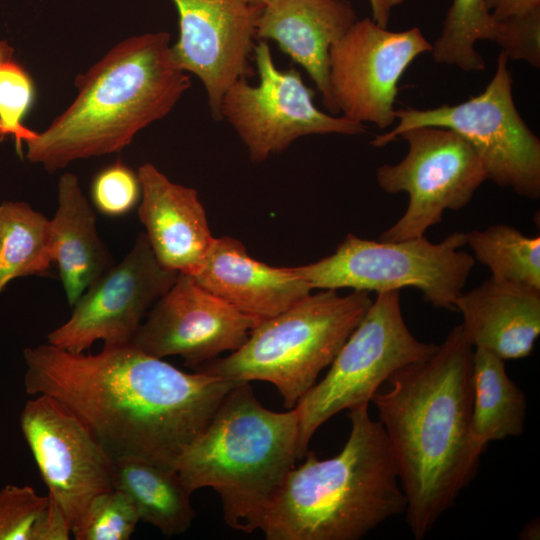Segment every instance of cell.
Returning <instances> with one entry per match:
<instances>
[{
	"instance_id": "obj_9",
	"label": "cell",
	"mask_w": 540,
	"mask_h": 540,
	"mask_svg": "<svg viewBox=\"0 0 540 540\" xmlns=\"http://www.w3.org/2000/svg\"><path fill=\"white\" fill-rule=\"evenodd\" d=\"M508 57L501 51L485 89L456 105L396 109L397 124L371 141L384 147L410 129L442 127L462 136L481 160L487 179L529 199L540 196V139L527 126L513 98Z\"/></svg>"
},
{
	"instance_id": "obj_15",
	"label": "cell",
	"mask_w": 540,
	"mask_h": 540,
	"mask_svg": "<svg viewBox=\"0 0 540 540\" xmlns=\"http://www.w3.org/2000/svg\"><path fill=\"white\" fill-rule=\"evenodd\" d=\"M259 321L206 290L194 276L179 273L131 343L157 358L180 356L186 366L197 369L239 349Z\"/></svg>"
},
{
	"instance_id": "obj_35",
	"label": "cell",
	"mask_w": 540,
	"mask_h": 540,
	"mask_svg": "<svg viewBox=\"0 0 540 540\" xmlns=\"http://www.w3.org/2000/svg\"><path fill=\"white\" fill-rule=\"evenodd\" d=\"M13 56V48L4 41H0V61L10 59Z\"/></svg>"
},
{
	"instance_id": "obj_24",
	"label": "cell",
	"mask_w": 540,
	"mask_h": 540,
	"mask_svg": "<svg viewBox=\"0 0 540 540\" xmlns=\"http://www.w3.org/2000/svg\"><path fill=\"white\" fill-rule=\"evenodd\" d=\"M54 263L51 221L25 202L0 204V293L19 277L46 275Z\"/></svg>"
},
{
	"instance_id": "obj_23",
	"label": "cell",
	"mask_w": 540,
	"mask_h": 540,
	"mask_svg": "<svg viewBox=\"0 0 540 540\" xmlns=\"http://www.w3.org/2000/svg\"><path fill=\"white\" fill-rule=\"evenodd\" d=\"M114 488L134 503L140 521L149 523L166 536L187 531L194 519L191 494L177 471L144 459L113 460Z\"/></svg>"
},
{
	"instance_id": "obj_22",
	"label": "cell",
	"mask_w": 540,
	"mask_h": 540,
	"mask_svg": "<svg viewBox=\"0 0 540 540\" xmlns=\"http://www.w3.org/2000/svg\"><path fill=\"white\" fill-rule=\"evenodd\" d=\"M472 382L470 441L480 458L490 442L523 433L527 402L509 378L504 360L485 349L474 348Z\"/></svg>"
},
{
	"instance_id": "obj_6",
	"label": "cell",
	"mask_w": 540,
	"mask_h": 540,
	"mask_svg": "<svg viewBox=\"0 0 540 540\" xmlns=\"http://www.w3.org/2000/svg\"><path fill=\"white\" fill-rule=\"evenodd\" d=\"M372 303L369 292L322 290L260 320L244 344L196 372L235 382L273 384L292 409L316 383Z\"/></svg>"
},
{
	"instance_id": "obj_31",
	"label": "cell",
	"mask_w": 540,
	"mask_h": 540,
	"mask_svg": "<svg viewBox=\"0 0 540 540\" xmlns=\"http://www.w3.org/2000/svg\"><path fill=\"white\" fill-rule=\"evenodd\" d=\"M502 51L516 61L540 67V7L496 21L494 34Z\"/></svg>"
},
{
	"instance_id": "obj_28",
	"label": "cell",
	"mask_w": 540,
	"mask_h": 540,
	"mask_svg": "<svg viewBox=\"0 0 540 540\" xmlns=\"http://www.w3.org/2000/svg\"><path fill=\"white\" fill-rule=\"evenodd\" d=\"M34 98L35 87L28 72L13 58L0 61V140L11 136L20 157L23 144L38 135L23 125Z\"/></svg>"
},
{
	"instance_id": "obj_12",
	"label": "cell",
	"mask_w": 540,
	"mask_h": 540,
	"mask_svg": "<svg viewBox=\"0 0 540 540\" xmlns=\"http://www.w3.org/2000/svg\"><path fill=\"white\" fill-rule=\"evenodd\" d=\"M431 50L418 27L390 31L372 18L357 19L329 51V84L338 111L355 122L388 128L396 122L402 75Z\"/></svg>"
},
{
	"instance_id": "obj_11",
	"label": "cell",
	"mask_w": 540,
	"mask_h": 540,
	"mask_svg": "<svg viewBox=\"0 0 540 540\" xmlns=\"http://www.w3.org/2000/svg\"><path fill=\"white\" fill-rule=\"evenodd\" d=\"M254 49L259 74L257 85L244 79L224 93L220 116L235 129L253 162L286 150L292 142L312 134L356 135L364 124L344 116L327 114L314 104V92L295 69L276 67L270 48L263 40Z\"/></svg>"
},
{
	"instance_id": "obj_17",
	"label": "cell",
	"mask_w": 540,
	"mask_h": 540,
	"mask_svg": "<svg viewBox=\"0 0 540 540\" xmlns=\"http://www.w3.org/2000/svg\"><path fill=\"white\" fill-rule=\"evenodd\" d=\"M137 175L138 217L154 256L166 269L195 276L215 239L197 191L172 182L151 163Z\"/></svg>"
},
{
	"instance_id": "obj_2",
	"label": "cell",
	"mask_w": 540,
	"mask_h": 540,
	"mask_svg": "<svg viewBox=\"0 0 540 540\" xmlns=\"http://www.w3.org/2000/svg\"><path fill=\"white\" fill-rule=\"evenodd\" d=\"M473 352L461 325L427 359L406 365L372 397L406 498V521L423 539L473 479Z\"/></svg>"
},
{
	"instance_id": "obj_25",
	"label": "cell",
	"mask_w": 540,
	"mask_h": 540,
	"mask_svg": "<svg viewBox=\"0 0 540 540\" xmlns=\"http://www.w3.org/2000/svg\"><path fill=\"white\" fill-rule=\"evenodd\" d=\"M474 259L499 281L540 290V237L525 236L503 223L466 233Z\"/></svg>"
},
{
	"instance_id": "obj_34",
	"label": "cell",
	"mask_w": 540,
	"mask_h": 540,
	"mask_svg": "<svg viewBox=\"0 0 540 540\" xmlns=\"http://www.w3.org/2000/svg\"><path fill=\"white\" fill-rule=\"evenodd\" d=\"M536 531H539V525L538 521H532L528 523L520 533L521 538L523 539H536V535L538 536L539 533Z\"/></svg>"
},
{
	"instance_id": "obj_33",
	"label": "cell",
	"mask_w": 540,
	"mask_h": 540,
	"mask_svg": "<svg viewBox=\"0 0 540 540\" xmlns=\"http://www.w3.org/2000/svg\"><path fill=\"white\" fill-rule=\"evenodd\" d=\"M372 19L380 26L387 28L392 11L405 0H368Z\"/></svg>"
},
{
	"instance_id": "obj_14",
	"label": "cell",
	"mask_w": 540,
	"mask_h": 540,
	"mask_svg": "<svg viewBox=\"0 0 540 540\" xmlns=\"http://www.w3.org/2000/svg\"><path fill=\"white\" fill-rule=\"evenodd\" d=\"M178 274L159 264L146 234L139 233L128 254L86 289L70 318L48 334L47 343L74 353L97 340L107 346L130 344Z\"/></svg>"
},
{
	"instance_id": "obj_30",
	"label": "cell",
	"mask_w": 540,
	"mask_h": 540,
	"mask_svg": "<svg viewBox=\"0 0 540 540\" xmlns=\"http://www.w3.org/2000/svg\"><path fill=\"white\" fill-rule=\"evenodd\" d=\"M138 175L117 161L96 174L91 184V199L104 215L118 217L130 212L140 201Z\"/></svg>"
},
{
	"instance_id": "obj_5",
	"label": "cell",
	"mask_w": 540,
	"mask_h": 540,
	"mask_svg": "<svg viewBox=\"0 0 540 540\" xmlns=\"http://www.w3.org/2000/svg\"><path fill=\"white\" fill-rule=\"evenodd\" d=\"M297 442L295 408L271 411L249 382H239L178 457L175 470L190 493L216 491L230 528L252 533L295 466Z\"/></svg>"
},
{
	"instance_id": "obj_18",
	"label": "cell",
	"mask_w": 540,
	"mask_h": 540,
	"mask_svg": "<svg viewBox=\"0 0 540 540\" xmlns=\"http://www.w3.org/2000/svg\"><path fill=\"white\" fill-rule=\"evenodd\" d=\"M349 0H280L264 7L256 37L275 41L301 65L333 114L338 109L329 84V51L357 20Z\"/></svg>"
},
{
	"instance_id": "obj_29",
	"label": "cell",
	"mask_w": 540,
	"mask_h": 540,
	"mask_svg": "<svg viewBox=\"0 0 540 540\" xmlns=\"http://www.w3.org/2000/svg\"><path fill=\"white\" fill-rule=\"evenodd\" d=\"M139 521L132 500L113 488L92 500L72 535L77 540H128Z\"/></svg>"
},
{
	"instance_id": "obj_20",
	"label": "cell",
	"mask_w": 540,
	"mask_h": 540,
	"mask_svg": "<svg viewBox=\"0 0 540 540\" xmlns=\"http://www.w3.org/2000/svg\"><path fill=\"white\" fill-rule=\"evenodd\" d=\"M462 331L473 348L502 360L531 354L540 334V290L490 276L455 302Z\"/></svg>"
},
{
	"instance_id": "obj_21",
	"label": "cell",
	"mask_w": 540,
	"mask_h": 540,
	"mask_svg": "<svg viewBox=\"0 0 540 540\" xmlns=\"http://www.w3.org/2000/svg\"><path fill=\"white\" fill-rule=\"evenodd\" d=\"M57 202L55 215L50 220L53 260L67 302L73 306L115 263L98 235L95 212L75 174L67 172L59 178Z\"/></svg>"
},
{
	"instance_id": "obj_10",
	"label": "cell",
	"mask_w": 540,
	"mask_h": 540,
	"mask_svg": "<svg viewBox=\"0 0 540 540\" xmlns=\"http://www.w3.org/2000/svg\"><path fill=\"white\" fill-rule=\"evenodd\" d=\"M404 158L377 169L379 187L387 193L408 194L403 215L379 240L402 241L425 236L442 222L446 210H459L487 180L485 168L472 146L453 130L424 126L403 132Z\"/></svg>"
},
{
	"instance_id": "obj_32",
	"label": "cell",
	"mask_w": 540,
	"mask_h": 540,
	"mask_svg": "<svg viewBox=\"0 0 540 540\" xmlns=\"http://www.w3.org/2000/svg\"><path fill=\"white\" fill-rule=\"evenodd\" d=\"M487 6L493 18L499 21L540 7V0H487Z\"/></svg>"
},
{
	"instance_id": "obj_36",
	"label": "cell",
	"mask_w": 540,
	"mask_h": 540,
	"mask_svg": "<svg viewBox=\"0 0 540 540\" xmlns=\"http://www.w3.org/2000/svg\"><path fill=\"white\" fill-rule=\"evenodd\" d=\"M243 1L248 3V4L264 8V7L270 6L272 4H275L280 0H243Z\"/></svg>"
},
{
	"instance_id": "obj_26",
	"label": "cell",
	"mask_w": 540,
	"mask_h": 540,
	"mask_svg": "<svg viewBox=\"0 0 540 540\" xmlns=\"http://www.w3.org/2000/svg\"><path fill=\"white\" fill-rule=\"evenodd\" d=\"M495 28L487 0H453L430 53L439 64L482 71L485 62L475 45L481 40L493 41Z\"/></svg>"
},
{
	"instance_id": "obj_7",
	"label": "cell",
	"mask_w": 540,
	"mask_h": 540,
	"mask_svg": "<svg viewBox=\"0 0 540 540\" xmlns=\"http://www.w3.org/2000/svg\"><path fill=\"white\" fill-rule=\"evenodd\" d=\"M465 245L464 232H453L439 243L425 236L386 242L348 234L331 255L291 269L312 290L349 288L378 294L411 287L434 307L455 310L475 264L462 250Z\"/></svg>"
},
{
	"instance_id": "obj_3",
	"label": "cell",
	"mask_w": 540,
	"mask_h": 540,
	"mask_svg": "<svg viewBox=\"0 0 540 540\" xmlns=\"http://www.w3.org/2000/svg\"><path fill=\"white\" fill-rule=\"evenodd\" d=\"M71 104L28 142L27 159L54 173L70 163L121 151L164 118L190 88L174 63L170 35L126 38L75 79Z\"/></svg>"
},
{
	"instance_id": "obj_13",
	"label": "cell",
	"mask_w": 540,
	"mask_h": 540,
	"mask_svg": "<svg viewBox=\"0 0 540 540\" xmlns=\"http://www.w3.org/2000/svg\"><path fill=\"white\" fill-rule=\"evenodd\" d=\"M20 427L48 495L72 534L92 500L114 488L113 459L85 424L51 396L27 401Z\"/></svg>"
},
{
	"instance_id": "obj_16",
	"label": "cell",
	"mask_w": 540,
	"mask_h": 540,
	"mask_svg": "<svg viewBox=\"0 0 540 540\" xmlns=\"http://www.w3.org/2000/svg\"><path fill=\"white\" fill-rule=\"evenodd\" d=\"M179 37L171 55L179 69L198 77L214 119L226 90L243 79L262 7L243 0H172Z\"/></svg>"
},
{
	"instance_id": "obj_4",
	"label": "cell",
	"mask_w": 540,
	"mask_h": 540,
	"mask_svg": "<svg viewBox=\"0 0 540 540\" xmlns=\"http://www.w3.org/2000/svg\"><path fill=\"white\" fill-rule=\"evenodd\" d=\"M349 419L337 455L318 459L307 451L289 472L260 528L267 540H358L405 513L387 438L369 403L350 409Z\"/></svg>"
},
{
	"instance_id": "obj_27",
	"label": "cell",
	"mask_w": 540,
	"mask_h": 540,
	"mask_svg": "<svg viewBox=\"0 0 540 540\" xmlns=\"http://www.w3.org/2000/svg\"><path fill=\"white\" fill-rule=\"evenodd\" d=\"M71 529L49 496L31 486L6 485L0 490V540H68Z\"/></svg>"
},
{
	"instance_id": "obj_8",
	"label": "cell",
	"mask_w": 540,
	"mask_h": 540,
	"mask_svg": "<svg viewBox=\"0 0 540 540\" xmlns=\"http://www.w3.org/2000/svg\"><path fill=\"white\" fill-rule=\"evenodd\" d=\"M437 344L418 340L408 329L399 291L378 293L344 342L323 379L294 407L298 416V459L330 418L370 403L382 384L402 367L430 357Z\"/></svg>"
},
{
	"instance_id": "obj_19",
	"label": "cell",
	"mask_w": 540,
	"mask_h": 540,
	"mask_svg": "<svg viewBox=\"0 0 540 540\" xmlns=\"http://www.w3.org/2000/svg\"><path fill=\"white\" fill-rule=\"evenodd\" d=\"M196 281L237 310L258 320L273 317L311 293L291 267L252 258L232 237L215 238Z\"/></svg>"
},
{
	"instance_id": "obj_1",
	"label": "cell",
	"mask_w": 540,
	"mask_h": 540,
	"mask_svg": "<svg viewBox=\"0 0 540 540\" xmlns=\"http://www.w3.org/2000/svg\"><path fill=\"white\" fill-rule=\"evenodd\" d=\"M23 356L26 392L59 401L113 460L135 457L172 469L239 383L186 373L132 343L104 345L98 354L47 343Z\"/></svg>"
}]
</instances>
